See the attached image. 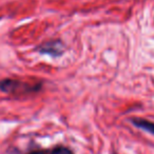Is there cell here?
<instances>
[{
	"mask_svg": "<svg viewBox=\"0 0 154 154\" xmlns=\"http://www.w3.org/2000/svg\"><path fill=\"white\" fill-rule=\"evenodd\" d=\"M132 120L133 124L138 127V128L143 129V130L147 131V132H150L151 134H154V124L148 122V120L140 119V118H133Z\"/></svg>",
	"mask_w": 154,
	"mask_h": 154,
	"instance_id": "6da1fadb",
	"label": "cell"
},
{
	"mask_svg": "<svg viewBox=\"0 0 154 154\" xmlns=\"http://www.w3.org/2000/svg\"><path fill=\"white\" fill-rule=\"evenodd\" d=\"M60 48H61V45H60L59 42H51V43H49V45H42V50H41V51L45 52V53L59 55V54L61 53Z\"/></svg>",
	"mask_w": 154,
	"mask_h": 154,
	"instance_id": "7a4b0ae2",
	"label": "cell"
},
{
	"mask_svg": "<svg viewBox=\"0 0 154 154\" xmlns=\"http://www.w3.org/2000/svg\"><path fill=\"white\" fill-rule=\"evenodd\" d=\"M52 154H72V152L70 151L69 149H66V148H57V149H55L53 152H52Z\"/></svg>",
	"mask_w": 154,
	"mask_h": 154,
	"instance_id": "3957f363",
	"label": "cell"
},
{
	"mask_svg": "<svg viewBox=\"0 0 154 154\" xmlns=\"http://www.w3.org/2000/svg\"><path fill=\"white\" fill-rule=\"evenodd\" d=\"M31 154H45V153H43V152H33Z\"/></svg>",
	"mask_w": 154,
	"mask_h": 154,
	"instance_id": "277c9868",
	"label": "cell"
}]
</instances>
